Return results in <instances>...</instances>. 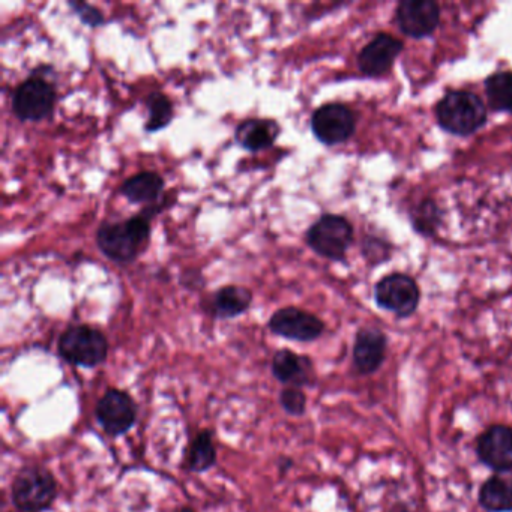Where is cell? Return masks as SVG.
<instances>
[{"label": "cell", "mask_w": 512, "mask_h": 512, "mask_svg": "<svg viewBox=\"0 0 512 512\" xmlns=\"http://www.w3.org/2000/svg\"><path fill=\"white\" fill-rule=\"evenodd\" d=\"M280 406L283 407L284 412L292 416L304 415L307 410V395L302 391V388H293L287 386L280 392Z\"/></svg>", "instance_id": "cb8c5ba5"}, {"label": "cell", "mask_w": 512, "mask_h": 512, "mask_svg": "<svg viewBox=\"0 0 512 512\" xmlns=\"http://www.w3.org/2000/svg\"><path fill=\"white\" fill-rule=\"evenodd\" d=\"M68 5H70L74 14L82 20V23H85L89 28H100V26L106 23L103 13L98 8H95L94 5L79 2V0H73Z\"/></svg>", "instance_id": "d4e9b609"}, {"label": "cell", "mask_w": 512, "mask_h": 512, "mask_svg": "<svg viewBox=\"0 0 512 512\" xmlns=\"http://www.w3.org/2000/svg\"><path fill=\"white\" fill-rule=\"evenodd\" d=\"M157 212V206H148L128 220L101 224L97 230V245L101 253L119 265L133 263L148 244L151 220Z\"/></svg>", "instance_id": "6da1fadb"}, {"label": "cell", "mask_w": 512, "mask_h": 512, "mask_svg": "<svg viewBox=\"0 0 512 512\" xmlns=\"http://www.w3.org/2000/svg\"><path fill=\"white\" fill-rule=\"evenodd\" d=\"M352 241V224L341 215H323L307 232L311 250L329 260H343Z\"/></svg>", "instance_id": "5b68a950"}, {"label": "cell", "mask_w": 512, "mask_h": 512, "mask_svg": "<svg viewBox=\"0 0 512 512\" xmlns=\"http://www.w3.org/2000/svg\"><path fill=\"white\" fill-rule=\"evenodd\" d=\"M476 452L482 463L496 472L512 470V428L493 425L479 436Z\"/></svg>", "instance_id": "7c38bea8"}, {"label": "cell", "mask_w": 512, "mask_h": 512, "mask_svg": "<svg viewBox=\"0 0 512 512\" xmlns=\"http://www.w3.org/2000/svg\"><path fill=\"white\" fill-rule=\"evenodd\" d=\"M440 212L437 206L431 200H425L418 208L415 209L413 214V224H415L418 232L424 235H431L436 230L439 224Z\"/></svg>", "instance_id": "603a6c76"}, {"label": "cell", "mask_w": 512, "mask_h": 512, "mask_svg": "<svg viewBox=\"0 0 512 512\" xmlns=\"http://www.w3.org/2000/svg\"><path fill=\"white\" fill-rule=\"evenodd\" d=\"M403 44L391 35L380 34L359 55V68L370 77L383 76L391 70Z\"/></svg>", "instance_id": "5bb4252c"}, {"label": "cell", "mask_w": 512, "mask_h": 512, "mask_svg": "<svg viewBox=\"0 0 512 512\" xmlns=\"http://www.w3.org/2000/svg\"><path fill=\"white\" fill-rule=\"evenodd\" d=\"M271 370L278 382L293 388H302L314 382L313 361L293 350L281 349L275 352Z\"/></svg>", "instance_id": "4fadbf2b"}, {"label": "cell", "mask_w": 512, "mask_h": 512, "mask_svg": "<svg viewBox=\"0 0 512 512\" xmlns=\"http://www.w3.org/2000/svg\"><path fill=\"white\" fill-rule=\"evenodd\" d=\"M58 481L46 467L23 466L11 484V499L19 512H44L58 499Z\"/></svg>", "instance_id": "7a4b0ae2"}, {"label": "cell", "mask_w": 512, "mask_h": 512, "mask_svg": "<svg viewBox=\"0 0 512 512\" xmlns=\"http://www.w3.org/2000/svg\"><path fill=\"white\" fill-rule=\"evenodd\" d=\"M164 179L155 172H140L121 185L119 193L133 205H154L163 194Z\"/></svg>", "instance_id": "ac0fdd59"}, {"label": "cell", "mask_w": 512, "mask_h": 512, "mask_svg": "<svg viewBox=\"0 0 512 512\" xmlns=\"http://www.w3.org/2000/svg\"><path fill=\"white\" fill-rule=\"evenodd\" d=\"M479 503L488 512H512V481L493 476L479 491Z\"/></svg>", "instance_id": "d6986e66"}, {"label": "cell", "mask_w": 512, "mask_h": 512, "mask_svg": "<svg viewBox=\"0 0 512 512\" xmlns=\"http://www.w3.org/2000/svg\"><path fill=\"white\" fill-rule=\"evenodd\" d=\"M355 127V115L344 104H325L311 116V130L323 145L335 146L347 142L355 133Z\"/></svg>", "instance_id": "ba28073f"}, {"label": "cell", "mask_w": 512, "mask_h": 512, "mask_svg": "<svg viewBox=\"0 0 512 512\" xmlns=\"http://www.w3.org/2000/svg\"><path fill=\"white\" fill-rule=\"evenodd\" d=\"M280 136V125L274 119H245L236 127L235 139L250 152L265 151Z\"/></svg>", "instance_id": "2e32d148"}, {"label": "cell", "mask_w": 512, "mask_h": 512, "mask_svg": "<svg viewBox=\"0 0 512 512\" xmlns=\"http://www.w3.org/2000/svg\"><path fill=\"white\" fill-rule=\"evenodd\" d=\"M175 512H196V511H194V509L187 508V506H184V508L176 509Z\"/></svg>", "instance_id": "484cf974"}, {"label": "cell", "mask_w": 512, "mask_h": 512, "mask_svg": "<svg viewBox=\"0 0 512 512\" xmlns=\"http://www.w3.org/2000/svg\"><path fill=\"white\" fill-rule=\"evenodd\" d=\"M58 353L68 364L95 368L106 362L109 341L94 326L74 325L65 329L59 337Z\"/></svg>", "instance_id": "277c9868"}, {"label": "cell", "mask_w": 512, "mask_h": 512, "mask_svg": "<svg viewBox=\"0 0 512 512\" xmlns=\"http://www.w3.org/2000/svg\"><path fill=\"white\" fill-rule=\"evenodd\" d=\"M397 22L401 31L412 38H424L436 31L440 8L431 0H406L398 5Z\"/></svg>", "instance_id": "8fae6325"}, {"label": "cell", "mask_w": 512, "mask_h": 512, "mask_svg": "<svg viewBox=\"0 0 512 512\" xmlns=\"http://www.w3.org/2000/svg\"><path fill=\"white\" fill-rule=\"evenodd\" d=\"M268 326L278 337L299 343L317 340L325 331V323L319 317L296 307L280 308L275 311L269 319Z\"/></svg>", "instance_id": "9c48e42d"}, {"label": "cell", "mask_w": 512, "mask_h": 512, "mask_svg": "<svg viewBox=\"0 0 512 512\" xmlns=\"http://www.w3.org/2000/svg\"><path fill=\"white\" fill-rule=\"evenodd\" d=\"M148 109V121H146V133H157L172 124L175 109L172 100L161 92H152L145 101Z\"/></svg>", "instance_id": "44dd1931"}, {"label": "cell", "mask_w": 512, "mask_h": 512, "mask_svg": "<svg viewBox=\"0 0 512 512\" xmlns=\"http://www.w3.org/2000/svg\"><path fill=\"white\" fill-rule=\"evenodd\" d=\"M386 337L377 329H362L356 335L353 346V362L361 374L379 370L385 361Z\"/></svg>", "instance_id": "9a60e30c"}, {"label": "cell", "mask_w": 512, "mask_h": 512, "mask_svg": "<svg viewBox=\"0 0 512 512\" xmlns=\"http://www.w3.org/2000/svg\"><path fill=\"white\" fill-rule=\"evenodd\" d=\"M56 89L44 77L34 76L17 86L13 94V112L20 121L41 122L55 110Z\"/></svg>", "instance_id": "8992f818"}, {"label": "cell", "mask_w": 512, "mask_h": 512, "mask_svg": "<svg viewBox=\"0 0 512 512\" xmlns=\"http://www.w3.org/2000/svg\"><path fill=\"white\" fill-rule=\"evenodd\" d=\"M376 301L380 307L397 316H410L418 308V284L407 275H388L376 286Z\"/></svg>", "instance_id": "30bf717a"}, {"label": "cell", "mask_w": 512, "mask_h": 512, "mask_svg": "<svg viewBox=\"0 0 512 512\" xmlns=\"http://www.w3.org/2000/svg\"><path fill=\"white\" fill-rule=\"evenodd\" d=\"M253 302V293L242 286H224L212 295L209 311L217 319H235L241 316Z\"/></svg>", "instance_id": "e0dca14e"}, {"label": "cell", "mask_w": 512, "mask_h": 512, "mask_svg": "<svg viewBox=\"0 0 512 512\" xmlns=\"http://www.w3.org/2000/svg\"><path fill=\"white\" fill-rule=\"evenodd\" d=\"M437 121L443 130L457 136H469L487 121L481 98L472 92L452 91L437 104Z\"/></svg>", "instance_id": "3957f363"}, {"label": "cell", "mask_w": 512, "mask_h": 512, "mask_svg": "<svg viewBox=\"0 0 512 512\" xmlns=\"http://www.w3.org/2000/svg\"><path fill=\"white\" fill-rule=\"evenodd\" d=\"M136 401L128 392L110 388L104 392L95 407V418L109 436L127 434L137 421Z\"/></svg>", "instance_id": "52a82bcc"}, {"label": "cell", "mask_w": 512, "mask_h": 512, "mask_svg": "<svg viewBox=\"0 0 512 512\" xmlns=\"http://www.w3.org/2000/svg\"><path fill=\"white\" fill-rule=\"evenodd\" d=\"M485 92L494 110L512 113V73H496L488 77Z\"/></svg>", "instance_id": "7402d4cb"}, {"label": "cell", "mask_w": 512, "mask_h": 512, "mask_svg": "<svg viewBox=\"0 0 512 512\" xmlns=\"http://www.w3.org/2000/svg\"><path fill=\"white\" fill-rule=\"evenodd\" d=\"M215 464H217V449H215L212 431H199L188 448L187 469L190 472L202 473L212 469Z\"/></svg>", "instance_id": "ffe728a7"}]
</instances>
